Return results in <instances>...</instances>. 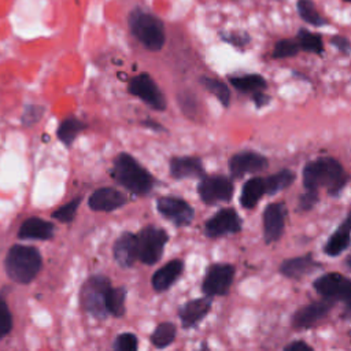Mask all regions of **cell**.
<instances>
[{"label":"cell","mask_w":351,"mask_h":351,"mask_svg":"<svg viewBox=\"0 0 351 351\" xmlns=\"http://www.w3.org/2000/svg\"><path fill=\"white\" fill-rule=\"evenodd\" d=\"M302 178L306 189L318 191L325 188L333 197L341 193L348 181L343 165L332 156H322L307 162L303 167Z\"/></svg>","instance_id":"obj_1"},{"label":"cell","mask_w":351,"mask_h":351,"mask_svg":"<svg viewBox=\"0 0 351 351\" xmlns=\"http://www.w3.org/2000/svg\"><path fill=\"white\" fill-rule=\"evenodd\" d=\"M110 174L117 184L136 196L148 195L155 185L154 176L128 152L115 156Z\"/></svg>","instance_id":"obj_2"},{"label":"cell","mask_w":351,"mask_h":351,"mask_svg":"<svg viewBox=\"0 0 351 351\" xmlns=\"http://www.w3.org/2000/svg\"><path fill=\"white\" fill-rule=\"evenodd\" d=\"M128 25L134 38L148 51H160L166 43L165 25L156 15L141 8H134L129 12Z\"/></svg>","instance_id":"obj_3"},{"label":"cell","mask_w":351,"mask_h":351,"mask_svg":"<svg viewBox=\"0 0 351 351\" xmlns=\"http://www.w3.org/2000/svg\"><path fill=\"white\" fill-rule=\"evenodd\" d=\"M43 265L37 248L29 245H14L5 258V270L11 280L19 284L30 282L40 271Z\"/></svg>","instance_id":"obj_4"},{"label":"cell","mask_w":351,"mask_h":351,"mask_svg":"<svg viewBox=\"0 0 351 351\" xmlns=\"http://www.w3.org/2000/svg\"><path fill=\"white\" fill-rule=\"evenodd\" d=\"M111 287V280L104 274H93L85 280L80 291V302L85 313L96 319L108 317L106 310V296Z\"/></svg>","instance_id":"obj_5"},{"label":"cell","mask_w":351,"mask_h":351,"mask_svg":"<svg viewBox=\"0 0 351 351\" xmlns=\"http://www.w3.org/2000/svg\"><path fill=\"white\" fill-rule=\"evenodd\" d=\"M137 259L144 265H155L163 255L169 234L165 229L147 225L137 234Z\"/></svg>","instance_id":"obj_6"},{"label":"cell","mask_w":351,"mask_h":351,"mask_svg":"<svg viewBox=\"0 0 351 351\" xmlns=\"http://www.w3.org/2000/svg\"><path fill=\"white\" fill-rule=\"evenodd\" d=\"M313 287L317 293L333 302H343L350 311L351 303V281L341 273H325L314 280Z\"/></svg>","instance_id":"obj_7"},{"label":"cell","mask_w":351,"mask_h":351,"mask_svg":"<svg viewBox=\"0 0 351 351\" xmlns=\"http://www.w3.org/2000/svg\"><path fill=\"white\" fill-rule=\"evenodd\" d=\"M234 192V184L230 177L215 174L204 176L197 184V193L203 203L214 206L218 203L230 202Z\"/></svg>","instance_id":"obj_8"},{"label":"cell","mask_w":351,"mask_h":351,"mask_svg":"<svg viewBox=\"0 0 351 351\" xmlns=\"http://www.w3.org/2000/svg\"><path fill=\"white\" fill-rule=\"evenodd\" d=\"M128 92L156 111H165L167 108V101L163 92L145 71L138 73L129 81Z\"/></svg>","instance_id":"obj_9"},{"label":"cell","mask_w":351,"mask_h":351,"mask_svg":"<svg viewBox=\"0 0 351 351\" xmlns=\"http://www.w3.org/2000/svg\"><path fill=\"white\" fill-rule=\"evenodd\" d=\"M236 269L230 263H214L207 267L202 282V291L206 296H222L226 295L233 278Z\"/></svg>","instance_id":"obj_10"},{"label":"cell","mask_w":351,"mask_h":351,"mask_svg":"<svg viewBox=\"0 0 351 351\" xmlns=\"http://www.w3.org/2000/svg\"><path fill=\"white\" fill-rule=\"evenodd\" d=\"M243 228V221L233 207L218 210L211 218L204 222V234L210 239L222 237L225 234L239 233Z\"/></svg>","instance_id":"obj_11"},{"label":"cell","mask_w":351,"mask_h":351,"mask_svg":"<svg viewBox=\"0 0 351 351\" xmlns=\"http://www.w3.org/2000/svg\"><path fill=\"white\" fill-rule=\"evenodd\" d=\"M228 167L232 180H239L247 174L266 170L269 167V160L265 155L256 151L245 149L232 155L228 160Z\"/></svg>","instance_id":"obj_12"},{"label":"cell","mask_w":351,"mask_h":351,"mask_svg":"<svg viewBox=\"0 0 351 351\" xmlns=\"http://www.w3.org/2000/svg\"><path fill=\"white\" fill-rule=\"evenodd\" d=\"M156 210L176 226H188L195 217L193 207L186 200L176 196L159 197L156 200Z\"/></svg>","instance_id":"obj_13"},{"label":"cell","mask_w":351,"mask_h":351,"mask_svg":"<svg viewBox=\"0 0 351 351\" xmlns=\"http://www.w3.org/2000/svg\"><path fill=\"white\" fill-rule=\"evenodd\" d=\"M335 304L336 302L322 298L321 300L302 306L292 315V326L295 329H307L317 325L330 313Z\"/></svg>","instance_id":"obj_14"},{"label":"cell","mask_w":351,"mask_h":351,"mask_svg":"<svg viewBox=\"0 0 351 351\" xmlns=\"http://www.w3.org/2000/svg\"><path fill=\"white\" fill-rule=\"evenodd\" d=\"M287 207L282 202L270 203L265 207L262 221H263V239L266 244H271L281 239L285 229Z\"/></svg>","instance_id":"obj_15"},{"label":"cell","mask_w":351,"mask_h":351,"mask_svg":"<svg viewBox=\"0 0 351 351\" xmlns=\"http://www.w3.org/2000/svg\"><path fill=\"white\" fill-rule=\"evenodd\" d=\"M126 202V195L119 189H115L112 186H103L92 192V195L88 199V206L93 211L111 213L125 206Z\"/></svg>","instance_id":"obj_16"},{"label":"cell","mask_w":351,"mask_h":351,"mask_svg":"<svg viewBox=\"0 0 351 351\" xmlns=\"http://www.w3.org/2000/svg\"><path fill=\"white\" fill-rule=\"evenodd\" d=\"M211 306L213 300L210 296L196 298L185 302L178 310V317L181 319L182 328L189 329L196 326L210 313Z\"/></svg>","instance_id":"obj_17"},{"label":"cell","mask_w":351,"mask_h":351,"mask_svg":"<svg viewBox=\"0 0 351 351\" xmlns=\"http://www.w3.org/2000/svg\"><path fill=\"white\" fill-rule=\"evenodd\" d=\"M112 255L118 266L128 269L137 261V239L132 232L121 233L112 245Z\"/></svg>","instance_id":"obj_18"},{"label":"cell","mask_w":351,"mask_h":351,"mask_svg":"<svg viewBox=\"0 0 351 351\" xmlns=\"http://www.w3.org/2000/svg\"><path fill=\"white\" fill-rule=\"evenodd\" d=\"M170 176L174 180L202 178L206 176L202 159L197 156H173L169 163Z\"/></svg>","instance_id":"obj_19"},{"label":"cell","mask_w":351,"mask_h":351,"mask_svg":"<svg viewBox=\"0 0 351 351\" xmlns=\"http://www.w3.org/2000/svg\"><path fill=\"white\" fill-rule=\"evenodd\" d=\"M319 266L321 263L313 258V254H304L282 261L280 265V273L287 278L300 280L304 276L315 271Z\"/></svg>","instance_id":"obj_20"},{"label":"cell","mask_w":351,"mask_h":351,"mask_svg":"<svg viewBox=\"0 0 351 351\" xmlns=\"http://www.w3.org/2000/svg\"><path fill=\"white\" fill-rule=\"evenodd\" d=\"M184 271V262L181 259H171L159 267L151 277L152 288L156 292L167 291L182 274Z\"/></svg>","instance_id":"obj_21"},{"label":"cell","mask_w":351,"mask_h":351,"mask_svg":"<svg viewBox=\"0 0 351 351\" xmlns=\"http://www.w3.org/2000/svg\"><path fill=\"white\" fill-rule=\"evenodd\" d=\"M55 228L51 222L32 217L23 221L18 230L19 239H32V240H49L53 236Z\"/></svg>","instance_id":"obj_22"},{"label":"cell","mask_w":351,"mask_h":351,"mask_svg":"<svg viewBox=\"0 0 351 351\" xmlns=\"http://www.w3.org/2000/svg\"><path fill=\"white\" fill-rule=\"evenodd\" d=\"M350 245V217L347 215L340 226L332 233L324 245V252L329 256H339Z\"/></svg>","instance_id":"obj_23"},{"label":"cell","mask_w":351,"mask_h":351,"mask_svg":"<svg viewBox=\"0 0 351 351\" xmlns=\"http://www.w3.org/2000/svg\"><path fill=\"white\" fill-rule=\"evenodd\" d=\"M263 195H266L263 177H252L244 182L239 200L243 208L251 210L258 204Z\"/></svg>","instance_id":"obj_24"},{"label":"cell","mask_w":351,"mask_h":351,"mask_svg":"<svg viewBox=\"0 0 351 351\" xmlns=\"http://www.w3.org/2000/svg\"><path fill=\"white\" fill-rule=\"evenodd\" d=\"M229 82L239 92L251 95L259 90H266L267 88V81L261 74H243L237 77H229Z\"/></svg>","instance_id":"obj_25"},{"label":"cell","mask_w":351,"mask_h":351,"mask_svg":"<svg viewBox=\"0 0 351 351\" xmlns=\"http://www.w3.org/2000/svg\"><path fill=\"white\" fill-rule=\"evenodd\" d=\"M85 129H86L85 122H82L81 119H78L75 117H69L60 122L56 134H58V138L66 147H71L74 140L77 138V136Z\"/></svg>","instance_id":"obj_26"},{"label":"cell","mask_w":351,"mask_h":351,"mask_svg":"<svg viewBox=\"0 0 351 351\" xmlns=\"http://www.w3.org/2000/svg\"><path fill=\"white\" fill-rule=\"evenodd\" d=\"M296 176L292 170L289 169H281L280 171L270 174L269 177H265V189L267 195H274L288 186H291L295 181Z\"/></svg>","instance_id":"obj_27"},{"label":"cell","mask_w":351,"mask_h":351,"mask_svg":"<svg viewBox=\"0 0 351 351\" xmlns=\"http://www.w3.org/2000/svg\"><path fill=\"white\" fill-rule=\"evenodd\" d=\"M126 288L125 287H110L106 296V310L108 315L122 317L125 314L126 302Z\"/></svg>","instance_id":"obj_28"},{"label":"cell","mask_w":351,"mask_h":351,"mask_svg":"<svg viewBox=\"0 0 351 351\" xmlns=\"http://www.w3.org/2000/svg\"><path fill=\"white\" fill-rule=\"evenodd\" d=\"M176 335H177L176 325L170 321H166L156 325V328L151 333L149 340L155 348L162 350L169 347L176 340Z\"/></svg>","instance_id":"obj_29"},{"label":"cell","mask_w":351,"mask_h":351,"mask_svg":"<svg viewBox=\"0 0 351 351\" xmlns=\"http://www.w3.org/2000/svg\"><path fill=\"white\" fill-rule=\"evenodd\" d=\"M296 8H298L300 18L304 22H307L308 25H311L314 27H321V26L329 25V21L319 14V11L313 0H298Z\"/></svg>","instance_id":"obj_30"},{"label":"cell","mask_w":351,"mask_h":351,"mask_svg":"<svg viewBox=\"0 0 351 351\" xmlns=\"http://www.w3.org/2000/svg\"><path fill=\"white\" fill-rule=\"evenodd\" d=\"M199 81H200L202 86L207 92L214 95L217 97V100L223 107H229V104H230V90H229V86L225 82H222L221 80L213 78V77H207V75H203Z\"/></svg>","instance_id":"obj_31"},{"label":"cell","mask_w":351,"mask_h":351,"mask_svg":"<svg viewBox=\"0 0 351 351\" xmlns=\"http://www.w3.org/2000/svg\"><path fill=\"white\" fill-rule=\"evenodd\" d=\"M296 41L300 48V51L306 52H313L315 55H322L324 53V41L319 34L311 33L307 29H299L296 34Z\"/></svg>","instance_id":"obj_32"},{"label":"cell","mask_w":351,"mask_h":351,"mask_svg":"<svg viewBox=\"0 0 351 351\" xmlns=\"http://www.w3.org/2000/svg\"><path fill=\"white\" fill-rule=\"evenodd\" d=\"M300 48L298 45L296 38H281L274 44L271 56L273 59H285L293 58L299 53Z\"/></svg>","instance_id":"obj_33"},{"label":"cell","mask_w":351,"mask_h":351,"mask_svg":"<svg viewBox=\"0 0 351 351\" xmlns=\"http://www.w3.org/2000/svg\"><path fill=\"white\" fill-rule=\"evenodd\" d=\"M80 203H81V196L74 197L73 200H70L64 206L55 210L52 213V218H55V219H58L59 222H63V223L71 222L75 217V213H77V208L80 207Z\"/></svg>","instance_id":"obj_34"},{"label":"cell","mask_w":351,"mask_h":351,"mask_svg":"<svg viewBox=\"0 0 351 351\" xmlns=\"http://www.w3.org/2000/svg\"><path fill=\"white\" fill-rule=\"evenodd\" d=\"M114 351H137L138 350V340L137 336L132 332L119 333L112 344Z\"/></svg>","instance_id":"obj_35"},{"label":"cell","mask_w":351,"mask_h":351,"mask_svg":"<svg viewBox=\"0 0 351 351\" xmlns=\"http://www.w3.org/2000/svg\"><path fill=\"white\" fill-rule=\"evenodd\" d=\"M319 196H318V191H311V189H306L304 193L300 195L299 202H298V211L299 213H307L310 210H313L315 207V204L318 203Z\"/></svg>","instance_id":"obj_36"},{"label":"cell","mask_w":351,"mask_h":351,"mask_svg":"<svg viewBox=\"0 0 351 351\" xmlns=\"http://www.w3.org/2000/svg\"><path fill=\"white\" fill-rule=\"evenodd\" d=\"M11 326H12L11 313L8 310L7 303L3 299H0V337L5 336L11 330Z\"/></svg>","instance_id":"obj_37"},{"label":"cell","mask_w":351,"mask_h":351,"mask_svg":"<svg viewBox=\"0 0 351 351\" xmlns=\"http://www.w3.org/2000/svg\"><path fill=\"white\" fill-rule=\"evenodd\" d=\"M221 37H222L223 41H226V43H229V44H232L233 47H237V48H244L251 41V37L244 32H241V33L240 32L228 33V34H222Z\"/></svg>","instance_id":"obj_38"},{"label":"cell","mask_w":351,"mask_h":351,"mask_svg":"<svg viewBox=\"0 0 351 351\" xmlns=\"http://www.w3.org/2000/svg\"><path fill=\"white\" fill-rule=\"evenodd\" d=\"M44 114V108L40 107V106H29L26 107L25 112H23V117H22V121L25 125H33L36 123Z\"/></svg>","instance_id":"obj_39"},{"label":"cell","mask_w":351,"mask_h":351,"mask_svg":"<svg viewBox=\"0 0 351 351\" xmlns=\"http://www.w3.org/2000/svg\"><path fill=\"white\" fill-rule=\"evenodd\" d=\"M330 44L332 47H335L340 53L343 55H350V49H351V44L348 37L341 36V34H335L330 38Z\"/></svg>","instance_id":"obj_40"},{"label":"cell","mask_w":351,"mask_h":351,"mask_svg":"<svg viewBox=\"0 0 351 351\" xmlns=\"http://www.w3.org/2000/svg\"><path fill=\"white\" fill-rule=\"evenodd\" d=\"M251 97H252L254 104H255L258 108L267 106V104L270 103V100H271V99H270V96L265 93V90L255 92V93H252V95H251Z\"/></svg>","instance_id":"obj_41"},{"label":"cell","mask_w":351,"mask_h":351,"mask_svg":"<svg viewBox=\"0 0 351 351\" xmlns=\"http://www.w3.org/2000/svg\"><path fill=\"white\" fill-rule=\"evenodd\" d=\"M282 351H314L311 348L310 344H307L303 340H295L292 343H289L288 346H285V348Z\"/></svg>","instance_id":"obj_42"},{"label":"cell","mask_w":351,"mask_h":351,"mask_svg":"<svg viewBox=\"0 0 351 351\" xmlns=\"http://www.w3.org/2000/svg\"><path fill=\"white\" fill-rule=\"evenodd\" d=\"M141 125L144 128H148V129L154 130V132H166L165 126L162 123H159L158 121H155V119H149V118L144 119V121H141Z\"/></svg>","instance_id":"obj_43"},{"label":"cell","mask_w":351,"mask_h":351,"mask_svg":"<svg viewBox=\"0 0 351 351\" xmlns=\"http://www.w3.org/2000/svg\"><path fill=\"white\" fill-rule=\"evenodd\" d=\"M343 1H346V3H350V1H351V0H343Z\"/></svg>","instance_id":"obj_44"}]
</instances>
